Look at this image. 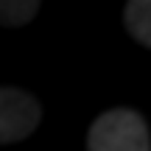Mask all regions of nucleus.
Listing matches in <instances>:
<instances>
[{
  "label": "nucleus",
  "mask_w": 151,
  "mask_h": 151,
  "mask_svg": "<svg viewBox=\"0 0 151 151\" xmlns=\"http://www.w3.org/2000/svg\"><path fill=\"white\" fill-rule=\"evenodd\" d=\"M87 151H151L148 126L132 109H109L90 126Z\"/></svg>",
  "instance_id": "f257e3e1"
},
{
  "label": "nucleus",
  "mask_w": 151,
  "mask_h": 151,
  "mask_svg": "<svg viewBox=\"0 0 151 151\" xmlns=\"http://www.w3.org/2000/svg\"><path fill=\"white\" fill-rule=\"evenodd\" d=\"M39 126V106L28 92L0 87V143L25 140Z\"/></svg>",
  "instance_id": "f03ea898"
},
{
  "label": "nucleus",
  "mask_w": 151,
  "mask_h": 151,
  "mask_svg": "<svg viewBox=\"0 0 151 151\" xmlns=\"http://www.w3.org/2000/svg\"><path fill=\"white\" fill-rule=\"evenodd\" d=\"M39 11V3L34 0H6L0 3V22L3 25H22Z\"/></svg>",
  "instance_id": "20e7f679"
},
{
  "label": "nucleus",
  "mask_w": 151,
  "mask_h": 151,
  "mask_svg": "<svg viewBox=\"0 0 151 151\" xmlns=\"http://www.w3.org/2000/svg\"><path fill=\"white\" fill-rule=\"evenodd\" d=\"M148 17H151V3H146V0H132V3L126 6V25H129V34L143 45V48L151 45Z\"/></svg>",
  "instance_id": "7ed1b4c3"
}]
</instances>
